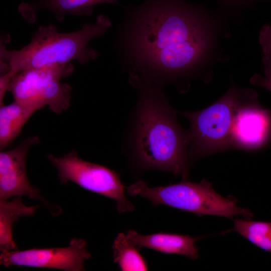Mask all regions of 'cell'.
<instances>
[{
    "instance_id": "1",
    "label": "cell",
    "mask_w": 271,
    "mask_h": 271,
    "mask_svg": "<svg viewBox=\"0 0 271 271\" xmlns=\"http://www.w3.org/2000/svg\"><path fill=\"white\" fill-rule=\"evenodd\" d=\"M126 37L129 73L163 86L189 78L221 57V20L185 0H146L131 9Z\"/></svg>"
},
{
    "instance_id": "2",
    "label": "cell",
    "mask_w": 271,
    "mask_h": 271,
    "mask_svg": "<svg viewBox=\"0 0 271 271\" xmlns=\"http://www.w3.org/2000/svg\"><path fill=\"white\" fill-rule=\"evenodd\" d=\"M138 99L130 113L123 149L139 170H158L187 180L188 131L179 124L176 111L162 85L129 75Z\"/></svg>"
},
{
    "instance_id": "3",
    "label": "cell",
    "mask_w": 271,
    "mask_h": 271,
    "mask_svg": "<svg viewBox=\"0 0 271 271\" xmlns=\"http://www.w3.org/2000/svg\"><path fill=\"white\" fill-rule=\"evenodd\" d=\"M109 19L97 16L92 24L70 33H60L52 24L40 26L31 42L19 50L1 46V62L7 64L14 76L26 70L64 65L76 60L84 64L95 59L97 52L88 47L89 42L103 34L111 26Z\"/></svg>"
},
{
    "instance_id": "4",
    "label": "cell",
    "mask_w": 271,
    "mask_h": 271,
    "mask_svg": "<svg viewBox=\"0 0 271 271\" xmlns=\"http://www.w3.org/2000/svg\"><path fill=\"white\" fill-rule=\"evenodd\" d=\"M257 96L253 90L240 89L233 85L210 106L197 111L180 112L190 124L188 153L191 160L231 147V131L237 109Z\"/></svg>"
},
{
    "instance_id": "5",
    "label": "cell",
    "mask_w": 271,
    "mask_h": 271,
    "mask_svg": "<svg viewBox=\"0 0 271 271\" xmlns=\"http://www.w3.org/2000/svg\"><path fill=\"white\" fill-rule=\"evenodd\" d=\"M127 192L130 196L147 198L155 205L163 204L199 215H241L247 219L252 217L249 210L237 206L236 199L221 196L205 180L198 183L183 180L177 184L157 187H149L140 180L128 186Z\"/></svg>"
},
{
    "instance_id": "6",
    "label": "cell",
    "mask_w": 271,
    "mask_h": 271,
    "mask_svg": "<svg viewBox=\"0 0 271 271\" xmlns=\"http://www.w3.org/2000/svg\"><path fill=\"white\" fill-rule=\"evenodd\" d=\"M74 67L71 63L20 71L12 78L9 91L14 100L36 111L47 105L60 113L69 106L71 86L61 79L70 75Z\"/></svg>"
},
{
    "instance_id": "7",
    "label": "cell",
    "mask_w": 271,
    "mask_h": 271,
    "mask_svg": "<svg viewBox=\"0 0 271 271\" xmlns=\"http://www.w3.org/2000/svg\"><path fill=\"white\" fill-rule=\"evenodd\" d=\"M56 168L62 183L73 182L81 187L102 195L116 202L119 213L131 212L133 205L124 193L119 174L103 166L85 161L71 152L62 156H48Z\"/></svg>"
},
{
    "instance_id": "8",
    "label": "cell",
    "mask_w": 271,
    "mask_h": 271,
    "mask_svg": "<svg viewBox=\"0 0 271 271\" xmlns=\"http://www.w3.org/2000/svg\"><path fill=\"white\" fill-rule=\"evenodd\" d=\"M86 246L85 240L73 238L65 247L2 251L0 264L6 267L17 265L67 271L85 270L84 262L91 257Z\"/></svg>"
},
{
    "instance_id": "9",
    "label": "cell",
    "mask_w": 271,
    "mask_h": 271,
    "mask_svg": "<svg viewBox=\"0 0 271 271\" xmlns=\"http://www.w3.org/2000/svg\"><path fill=\"white\" fill-rule=\"evenodd\" d=\"M39 141L38 136L25 140L13 149L0 153V200L26 195L42 199L39 190L28 179L26 159L29 149Z\"/></svg>"
},
{
    "instance_id": "10",
    "label": "cell",
    "mask_w": 271,
    "mask_h": 271,
    "mask_svg": "<svg viewBox=\"0 0 271 271\" xmlns=\"http://www.w3.org/2000/svg\"><path fill=\"white\" fill-rule=\"evenodd\" d=\"M248 101L237 110L231 131V147L254 150L261 147L268 138L270 119L268 112L255 101Z\"/></svg>"
},
{
    "instance_id": "11",
    "label": "cell",
    "mask_w": 271,
    "mask_h": 271,
    "mask_svg": "<svg viewBox=\"0 0 271 271\" xmlns=\"http://www.w3.org/2000/svg\"><path fill=\"white\" fill-rule=\"evenodd\" d=\"M129 243L138 247H146L168 254H180L192 259L198 257V249L195 242L199 237L188 235L157 233L141 235L133 230L126 234Z\"/></svg>"
},
{
    "instance_id": "12",
    "label": "cell",
    "mask_w": 271,
    "mask_h": 271,
    "mask_svg": "<svg viewBox=\"0 0 271 271\" xmlns=\"http://www.w3.org/2000/svg\"><path fill=\"white\" fill-rule=\"evenodd\" d=\"M101 4L119 5L117 0H39L35 3L22 4L20 11L25 17H29L38 9L46 8L60 22L67 14L90 16L93 7Z\"/></svg>"
},
{
    "instance_id": "13",
    "label": "cell",
    "mask_w": 271,
    "mask_h": 271,
    "mask_svg": "<svg viewBox=\"0 0 271 271\" xmlns=\"http://www.w3.org/2000/svg\"><path fill=\"white\" fill-rule=\"evenodd\" d=\"M21 196H16L11 201L0 200V249L1 251L18 250L13 238L12 229L15 222L20 217L33 215L38 206H26Z\"/></svg>"
},
{
    "instance_id": "14",
    "label": "cell",
    "mask_w": 271,
    "mask_h": 271,
    "mask_svg": "<svg viewBox=\"0 0 271 271\" xmlns=\"http://www.w3.org/2000/svg\"><path fill=\"white\" fill-rule=\"evenodd\" d=\"M36 110L16 101L0 108V149H4L19 134Z\"/></svg>"
},
{
    "instance_id": "15",
    "label": "cell",
    "mask_w": 271,
    "mask_h": 271,
    "mask_svg": "<svg viewBox=\"0 0 271 271\" xmlns=\"http://www.w3.org/2000/svg\"><path fill=\"white\" fill-rule=\"evenodd\" d=\"M114 262L121 270H147V263L135 246L130 244L126 235L119 233L112 246Z\"/></svg>"
},
{
    "instance_id": "16",
    "label": "cell",
    "mask_w": 271,
    "mask_h": 271,
    "mask_svg": "<svg viewBox=\"0 0 271 271\" xmlns=\"http://www.w3.org/2000/svg\"><path fill=\"white\" fill-rule=\"evenodd\" d=\"M230 230L245 238L259 248L271 253V222L234 219Z\"/></svg>"
},
{
    "instance_id": "17",
    "label": "cell",
    "mask_w": 271,
    "mask_h": 271,
    "mask_svg": "<svg viewBox=\"0 0 271 271\" xmlns=\"http://www.w3.org/2000/svg\"><path fill=\"white\" fill-rule=\"evenodd\" d=\"M259 42L263 53L262 58H271V25L266 24L261 29Z\"/></svg>"
},
{
    "instance_id": "18",
    "label": "cell",
    "mask_w": 271,
    "mask_h": 271,
    "mask_svg": "<svg viewBox=\"0 0 271 271\" xmlns=\"http://www.w3.org/2000/svg\"><path fill=\"white\" fill-rule=\"evenodd\" d=\"M14 75L11 71L1 74L0 77V104L4 105V98L6 93L9 91L11 82Z\"/></svg>"
},
{
    "instance_id": "19",
    "label": "cell",
    "mask_w": 271,
    "mask_h": 271,
    "mask_svg": "<svg viewBox=\"0 0 271 271\" xmlns=\"http://www.w3.org/2000/svg\"><path fill=\"white\" fill-rule=\"evenodd\" d=\"M225 9H239L251 4L256 0H217Z\"/></svg>"
},
{
    "instance_id": "20",
    "label": "cell",
    "mask_w": 271,
    "mask_h": 271,
    "mask_svg": "<svg viewBox=\"0 0 271 271\" xmlns=\"http://www.w3.org/2000/svg\"><path fill=\"white\" fill-rule=\"evenodd\" d=\"M250 82L252 84L266 89L271 93V75L263 77L255 74L251 78Z\"/></svg>"
},
{
    "instance_id": "21",
    "label": "cell",
    "mask_w": 271,
    "mask_h": 271,
    "mask_svg": "<svg viewBox=\"0 0 271 271\" xmlns=\"http://www.w3.org/2000/svg\"><path fill=\"white\" fill-rule=\"evenodd\" d=\"M265 76L271 75V58H262Z\"/></svg>"
}]
</instances>
